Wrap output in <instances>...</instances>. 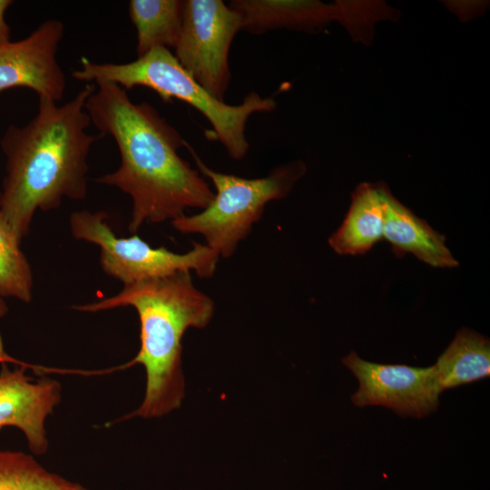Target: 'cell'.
I'll return each mask as SVG.
<instances>
[{"label":"cell","mask_w":490,"mask_h":490,"mask_svg":"<svg viewBox=\"0 0 490 490\" xmlns=\"http://www.w3.org/2000/svg\"><path fill=\"white\" fill-rule=\"evenodd\" d=\"M128 13L137 33V56L155 48H175L183 16L181 0H131Z\"/></svg>","instance_id":"obj_15"},{"label":"cell","mask_w":490,"mask_h":490,"mask_svg":"<svg viewBox=\"0 0 490 490\" xmlns=\"http://www.w3.org/2000/svg\"><path fill=\"white\" fill-rule=\"evenodd\" d=\"M94 83L85 110L91 123L112 136L121 156L119 168L95 181L132 198L129 231L135 233L144 222L172 221L188 208L205 209L215 193L178 153L186 144L179 132L151 104L134 103L118 84Z\"/></svg>","instance_id":"obj_1"},{"label":"cell","mask_w":490,"mask_h":490,"mask_svg":"<svg viewBox=\"0 0 490 490\" xmlns=\"http://www.w3.org/2000/svg\"><path fill=\"white\" fill-rule=\"evenodd\" d=\"M0 363V428L20 429L31 452L43 455L49 446L44 422L61 401V384L49 377L33 381L24 364L11 370Z\"/></svg>","instance_id":"obj_10"},{"label":"cell","mask_w":490,"mask_h":490,"mask_svg":"<svg viewBox=\"0 0 490 490\" xmlns=\"http://www.w3.org/2000/svg\"><path fill=\"white\" fill-rule=\"evenodd\" d=\"M8 312V307L4 300V298L0 296V318H4Z\"/></svg>","instance_id":"obj_19"},{"label":"cell","mask_w":490,"mask_h":490,"mask_svg":"<svg viewBox=\"0 0 490 490\" xmlns=\"http://www.w3.org/2000/svg\"><path fill=\"white\" fill-rule=\"evenodd\" d=\"M380 185V184H379ZM384 203V235L397 256L411 253L435 268H455L458 261L446 245V239L380 185Z\"/></svg>","instance_id":"obj_11"},{"label":"cell","mask_w":490,"mask_h":490,"mask_svg":"<svg viewBox=\"0 0 490 490\" xmlns=\"http://www.w3.org/2000/svg\"><path fill=\"white\" fill-rule=\"evenodd\" d=\"M342 362L359 382L351 397L358 407L382 406L400 416L418 418L437 409L441 390L434 366L377 364L360 358L353 351Z\"/></svg>","instance_id":"obj_8"},{"label":"cell","mask_w":490,"mask_h":490,"mask_svg":"<svg viewBox=\"0 0 490 490\" xmlns=\"http://www.w3.org/2000/svg\"><path fill=\"white\" fill-rule=\"evenodd\" d=\"M240 17L221 0H184L174 56L212 96L224 101L231 74L229 53Z\"/></svg>","instance_id":"obj_7"},{"label":"cell","mask_w":490,"mask_h":490,"mask_svg":"<svg viewBox=\"0 0 490 490\" xmlns=\"http://www.w3.org/2000/svg\"><path fill=\"white\" fill-rule=\"evenodd\" d=\"M64 32L60 20L49 19L27 37L0 44V93L25 87L39 98L61 101L66 81L57 61V51Z\"/></svg>","instance_id":"obj_9"},{"label":"cell","mask_w":490,"mask_h":490,"mask_svg":"<svg viewBox=\"0 0 490 490\" xmlns=\"http://www.w3.org/2000/svg\"><path fill=\"white\" fill-rule=\"evenodd\" d=\"M228 5L240 15L241 30L252 34L279 28L313 30L336 13L331 5L318 1L232 0Z\"/></svg>","instance_id":"obj_12"},{"label":"cell","mask_w":490,"mask_h":490,"mask_svg":"<svg viewBox=\"0 0 490 490\" xmlns=\"http://www.w3.org/2000/svg\"><path fill=\"white\" fill-rule=\"evenodd\" d=\"M384 220L380 185L361 183L352 195L345 220L328 243L341 255L364 254L383 239Z\"/></svg>","instance_id":"obj_13"},{"label":"cell","mask_w":490,"mask_h":490,"mask_svg":"<svg viewBox=\"0 0 490 490\" xmlns=\"http://www.w3.org/2000/svg\"><path fill=\"white\" fill-rule=\"evenodd\" d=\"M133 307L140 319L137 355L116 369L144 367L146 388L140 407L121 420L160 417L181 407L184 397L181 338L189 328H205L214 313L213 300L193 284L191 272L145 279L127 285L116 295L73 308L98 312Z\"/></svg>","instance_id":"obj_3"},{"label":"cell","mask_w":490,"mask_h":490,"mask_svg":"<svg viewBox=\"0 0 490 490\" xmlns=\"http://www.w3.org/2000/svg\"><path fill=\"white\" fill-rule=\"evenodd\" d=\"M185 147L200 173L211 181L216 192L201 212L183 215L172 220V225L182 233L201 234L206 245L225 259L248 236L253 224L261 218L266 204L287 196L306 172L304 162L295 161L274 168L262 178H242L213 171L187 142Z\"/></svg>","instance_id":"obj_5"},{"label":"cell","mask_w":490,"mask_h":490,"mask_svg":"<svg viewBox=\"0 0 490 490\" xmlns=\"http://www.w3.org/2000/svg\"><path fill=\"white\" fill-rule=\"evenodd\" d=\"M14 3L12 0H0V44L9 43L11 31L5 20L6 9Z\"/></svg>","instance_id":"obj_18"},{"label":"cell","mask_w":490,"mask_h":490,"mask_svg":"<svg viewBox=\"0 0 490 490\" xmlns=\"http://www.w3.org/2000/svg\"><path fill=\"white\" fill-rule=\"evenodd\" d=\"M20 242L0 214V296L29 303L33 272Z\"/></svg>","instance_id":"obj_17"},{"label":"cell","mask_w":490,"mask_h":490,"mask_svg":"<svg viewBox=\"0 0 490 490\" xmlns=\"http://www.w3.org/2000/svg\"><path fill=\"white\" fill-rule=\"evenodd\" d=\"M2 347H3V341H2V338H0V348ZM6 356H7V354L5 351H2L0 353V362L5 361L6 360Z\"/></svg>","instance_id":"obj_20"},{"label":"cell","mask_w":490,"mask_h":490,"mask_svg":"<svg viewBox=\"0 0 490 490\" xmlns=\"http://www.w3.org/2000/svg\"><path fill=\"white\" fill-rule=\"evenodd\" d=\"M95 88V83L85 84L63 105L39 98L35 116L24 126L9 125L1 139L6 162L0 214L20 241L37 210L86 197L88 154L104 137L87 132L92 123L85 103Z\"/></svg>","instance_id":"obj_2"},{"label":"cell","mask_w":490,"mask_h":490,"mask_svg":"<svg viewBox=\"0 0 490 490\" xmlns=\"http://www.w3.org/2000/svg\"><path fill=\"white\" fill-rule=\"evenodd\" d=\"M437 385L445 389L490 376V341L467 328H461L434 365Z\"/></svg>","instance_id":"obj_14"},{"label":"cell","mask_w":490,"mask_h":490,"mask_svg":"<svg viewBox=\"0 0 490 490\" xmlns=\"http://www.w3.org/2000/svg\"><path fill=\"white\" fill-rule=\"evenodd\" d=\"M72 76L87 83H113L124 90L143 86L157 93L164 102L177 99L187 103L207 119L212 128L209 133L234 160L244 158L249 151L245 130L250 116L270 113L277 105L272 97H263L256 92L248 93L236 105L216 99L184 70L167 48H155L125 64H98L83 57L81 67Z\"/></svg>","instance_id":"obj_4"},{"label":"cell","mask_w":490,"mask_h":490,"mask_svg":"<svg viewBox=\"0 0 490 490\" xmlns=\"http://www.w3.org/2000/svg\"><path fill=\"white\" fill-rule=\"evenodd\" d=\"M103 211H76L70 217L74 237L100 247V264L105 274L123 285L194 270L200 278L211 277L219 254L206 244L193 243L186 253L164 247L152 248L139 236L122 238L114 234Z\"/></svg>","instance_id":"obj_6"},{"label":"cell","mask_w":490,"mask_h":490,"mask_svg":"<svg viewBox=\"0 0 490 490\" xmlns=\"http://www.w3.org/2000/svg\"><path fill=\"white\" fill-rule=\"evenodd\" d=\"M0 490H89L45 469L31 455L0 449Z\"/></svg>","instance_id":"obj_16"},{"label":"cell","mask_w":490,"mask_h":490,"mask_svg":"<svg viewBox=\"0 0 490 490\" xmlns=\"http://www.w3.org/2000/svg\"><path fill=\"white\" fill-rule=\"evenodd\" d=\"M0 197H1V191H0Z\"/></svg>","instance_id":"obj_21"}]
</instances>
